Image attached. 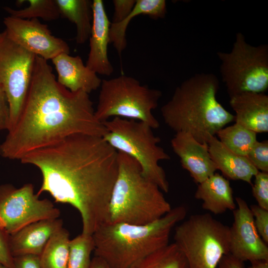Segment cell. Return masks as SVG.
Listing matches in <instances>:
<instances>
[{"label":"cell","mask_w":268,"mask_h":268,"mask_svg":"<svg viewBox=\"0 0 268 268\" xmlns=\"http://www.w3.org/2000/svg\"><path fill=\"white\" fill-rule=\"evenodd\" d=\"M127 268H189L185 257L174 243L151 253Z\"/></svg>","instance_id":"cell-23"},{"label":"cell","mask_w":268,"mask_h":268,"mask_svg":"<svg viewBox=\"0 0 268 268\" xmlns=\"http://www.w3.org/2000/svg\"><path fill=\"white\" fill-rule=\"evenodd\" d=\"M96 118L103 123L111 118H121L142 122L152 129L160 124L153 114L162 92L151 88L130 76L122 75L102 80Z\"/></svg>","instance_id":"cell-7"},{"label":"cell","mask_w":268,"mask_h":268,"mask_svg":"<svg viewBox=\"0 0 268 268\" xmlns=\"http://www.w3.org/2000/svg\"><path fill=\"white\" fill-rule=\"evenodd\" d=\"M60 14L73 23L76 42L85 43L89 38L92 25V2L89 0H55Z\"/></svg>","instance_id":"cell-22"},{"label":"cell","mask_w":268,"mask_h":268,"mask_svg":"<svg viewBox=\"0 0 268 268\" xmlns=\"http://www.w3.org/2000/svg\"><path fill=\"white\" fill-rule=\"evenodd\" d=\"M3 23L4 31L12 41L46 61L52 60L62 53L69 54L66 42L53 36L47 25L38 19L9 16L3 18Z\"/></svg>","instance_id":"cell-12"},{"label":"cell","mask_w":268,"mask_h":268,"mask_svg":"<svg viewBox=\"0 0 268 268\" xmlns=\"http://www.w3.org/2000/svg\"><path fill=\"white\" fill-rule=\"evenodd\" d=\"M89 94L61 85L47 61L36 57L29 90L19 119L0 145V155L20 160L32 151L75 134L102 137Z\"/></svg>","instance_id":"cell-2"},{"label":"cell","mask_w":268,"mask_h":268,"mask_svg":"<svg viewBox=\"0 0 268 268\" xmlns=\"http://www.w3.org/2000/svg\"><path fill=\"white\" fill-rule=\"evenodd\" d=\"M94 250L92 235L81 233L70 239L67 268H89Z\"/></svg>","instance_id":"cell-27"},{"label":"cell","mask_w":268,"mask_h":268,"mask_svg":"<svg viewBox=\"0 0 268 268\" xmlns=\"http://www.w3.org/2000/svg\"><path fill=\"white\" fill-rule=\"evenodd\" d=\"M15 268H42L40 256L28 254L13 257Z\"/></svg>","instance_id":"cell-34"},{"label":"cell","mask_w":268,"mask_h":268,"mask_svg":"<svg viewBox=\"0 0 268 268\" xmlns=\"http://www.w3.org/2000/svg\"><path fill=\"white\" fill-rule=\"evenodd\" d=\"M216 268H245L244 262L228 254L224 256Z\"/></svg>","instance_id":"cell-35"},{"label":"cell","mask_w":268,"mask_h":268,"mask_svg":"<svg viewBox=\"0 0 268 268\" xmlns=\"http://www.w3.org/2000/svg\"><path fill=\"white\" fill-rule=\"evenodd\" d=\"M61 219H49L31 223L9 235L13 257L28 254L40 256L51 237L63 227Z\"/></svg>","instance_id":"cell-16"},{"label":"cell","mask_w":268,"mask_h":268,"mask_svg":"<svg viewBox=\"0 0 268 268\" xmlns=\"http://www.w3.org/2000/svg\"><path fill=\"white\" fill-rule=\"evenodd\" d=\"M37 56L0 33V85L7 97L10 113L7 131L15 126L23 107Z\"/></svg>","instance_id":"cell-10"},{"label":"cell","mask_w":268,"mask_h":268,"mask_svg":"<svg viewBox=\"0 0 268 268\" xmlns=\"http://www.w3.org/2000/svg\"><path fill=\"white\" fill-rule=\"evenodd\" d=\"M237 207L233 211V222L230 227L229 254L245 262L268 260V247L259 234L254 217L247 202L235 198Z\"/></svg>","instance_id":"cell-13"},{"label":"cell","mask_w":268,"mask_h":268,"mask_svg":"<svg viewBox=\"0 0 268 268\" xmlns=\"http://www.w3.org/2000/svg\"><path fill=\"white\" fill-rule=\"evenodd\" d=\"M250 263L251 265L248 268H268V260H254Z\"/></svg>","instance_id":"cell-37"},{"label":"cell","mask_w":268,"mask_h":268,"mask_svg":"<svg viewBox=\"0 0 268 268\" xmlns=\"http://www.w3.org/2000/svg\"><path fill=\"white\" fill-rule=\"evenodd\" d=\"M103 124L106 129L103 138L117 151L134 159L146 178L168 193L169 183L159 162L170 157L158 145L160 139L154 135L153 129L142 122L118 117Z\"/></svg>","instance_id":"cell-6"},{"label":"cell","mask_w":268,"mask_h":268,"mask_svg":"<svg viewBox=\"0 0 268 268\" xmlns=\"http://www.w3.org/2000/svg\"><path fill=\"white\" fill-rule=\"evenodd\" d=\"M195 198L202 201L203 209L216 215L233 211L237 206L229 180L217 173L198 184Z\"/></svg>","instance_id":"cell-20"},{"label":"cell","mask_w":268,"mask_h":268,"mask_svg":"<svg viewBox=\"0 0 268 268\" xmlns=\"http://www.w3.org/2000/svg\"><path fill=\"white\" fill-rule=\"evenodd\" d=\"M207 144L212 160L225 178L252 185V179L258 170L246 156L229 150L215 136L211 137Z\"/></svg>","instance_id":"cell-19"},{"label":"cell","mask_w":268,"mask_h":268,"mask_svg":"<svg viewBox=\"0 0 268 268\" xmlns=\"http://www.w3.org/2000/svg\"><path fill=\"white\" fill-rule=\"evenodd\" d=\"M118 152V174L109 201L107 223L144 225L169 212L171 206L158 186L142 175L134 159Z\"/></svg>","instance_id":"cell-5"},{"label":"cell","mask_w":268,"mask_h":268,"mask_svg":"<svg viewBox=\"0 0 268 268\" xmlns=\"http://www.w3.org/2000/svg\"><path fill=\"white\" fill-rule=\"evenodd\" d=\"M9 235L0 228V264L8 268H15L9 249Z\"/></svg>","instance_id":"cell-32"},{"label":"cell","mask_w":268,"mask_h":268,"mask_svg":"<svg viewBox=\"0 0 268 268\" xmlns=\"http://www.w3.org/2000/svg\"><path fill=\"white\" fill-rule=\"evenodd\" d=\"M187 214L186 207L179 205L146 224L105 223L92 234L94 256L103 259L112 268H127L169 244L172 229Z\"/></svg>","instance_id":"cell-4"},{"label":"cell","mask_w":268,"mask_h":268,"mask_svg":"<svg viewBox=\"0 0 268 268\" xmlns=\"http://www.w3.org/2000/svg\"><path fill=\"white\" fill-rule=\"evenodd\" d=\"M257 230L265 243H268V210L258 204L250 206Z\"/></svg>","instance_id":"cell-30"},{"label":"cell","mask_w":268,"mask_h":268,"mask_svg":"<svg viewBox=\"0 0 268 268\" xmlns=\"http://www.w3.org/2000/svg\"><path fill=\"white\" fill-rule=\"evenodd\" d=\"M166 12L165 0H136L134 7L124 20L116 23L111 22L110 43L113 45L120 55L127 47L126 31L133 17L143 14L153 19L163 18Z\"/></svg>","instance_id":"cell-21"},{"label":"cell","mask_w":268,"mask_h":268,"mask_svg":"<svg viewBox=\"0 0 268 268\" xmlns=\"http://www.w3.org/2000/svg\"><path fill=\"white\" fill-rule=\"evenodd\" d=\"M29 5L20 9L5 6L10 16L25 19L41 18L46 21L58 19L61 14L55 0H28Z\"/></svg>","instance_id":"cell-26"},{"label":"cell","mask_w":268,"mask_h":268,"mask_svg":"<svg viewBox=\"0 0 268 268\" xmlns=\"http://www.w3.org/2000/svg\"><path fill=\"white\" fill-rule=\"evenodd\" d=\"M21 163L36 167L42 182L37 195L78 211L81 233L92 234L108 222L109 204L118 171V152L101 136L75 134L24 155Z\"/></svg>","instance_id":"cell-1"},{"label":"cell","mask_w":268,"mask_h":268,"mask_svg":"<svg viewBox=\"0 0 268 268\" xmlns=\"http://www.w3.org/2000/svg\"><path fill=\"white\" fill-rule=\"evenodd\" d=\"M136 0H114V13L112 23H118L124 20L131 12Z\"/></svg>","instance_id":"cell-31"},{"label":"cell","mask_w":268,"mask_h":268,"mask_svg":"<svg viewBox=\"0 0 268 268\" xmlns=\"http://www.w3.org/2000/svg\"><path fill=\"white\" fill-rule=\"evenodd\" d=\"M254 177L253 195L259 206L268 210V173L258 171Z\"/></svg>","instance_id":"cell-29"},{"label":"cell","mask_w":268,"mask_h":268,"mask_svg":"<svg viewBox=\"0 0 268 268\" xmlns=\"http://www.w3.org/2000/svg\"><path fill=\"white\" fill-rule=\"evenodd\" d=\"M174 240L189 268H216L229 254L230 227L209 213L193 214L175 227Z\"/></svg>","instance_id":"cell-8"},{"label":"cell","mask_w":268,"mask_h":268,"mask_svg":"<svg viewBox=\"0 0 268 268\" xmlns=\"http://www.w3.org/2000/svg\"><path fill=\"white\" fill-rule=\"evenodd\" d=\"M0 268H8L0 264Z\"/></svg>","instance_id":"cell-38"},{"label":"cell","mask_w":268,"mask_h":268,"mask_svg":"<svg viewBox=\"0 0 268 268\" xmlns=\"http://www.w3.org/2000/svg\"><path fill=\"white\" fill-rule=\"evenodd\" d=\"M92 25L89 36V52L86 67L97 74L109 76L114 71L108 56L111 22L102 0H93L91 4Z\"/></svg>","instance_id":"cell-15"},{"label":"cell","mask_w":268,"mask_h":268,"mask_svg":"<svg viewBox=\"0 0 268 268\" xmlns=\"http://www.w3.org/2000/svg\"><path fill=\"white\" fill-rule=\"evenodd\" d=\"M60 214L51 201L39 198L31 183L18 188L9 184L0 185V228L8 235L40 220L58 218Z\"/></svg>","instance_id":"cell-11"},{"label":"cell","mask_w":268,"mask_h":268,"mask_svg":"<svg viewBox=\"0 0 268 268\" xmlns=\"http://www.w3.org/2000/svg\"><path fill=\"white\" fill-rule=\"evenodd\" d=\"M52 61L58 73V82L70 91L89 94L100 87L102 80L84 64L79 56L64 53Z\"/></svg>","instance_id":"cell-17"},{"label":"cell","mask_w":268,"mask_h":268,"mask_svg":"<svg viewBox=\"0 0 268 268\" xmlns=\"http://www.w3.org/2000/svg\"><path fill=\"white\" fill-rule=\"evenodd\" d=\"M216 134L224 146L243 156L247 155L257 141V133L236 123L222 128Z\"/></svg>","instance_id":"cell-25"},{"label":"cell","mask_w":268,"mask_h":268,"mask_svg":"<svg viewBox=\"0 0 268 268\" xmlns=\"http://www.w3.org/2000/svg\"><path fill=\"white\" fill-rule=\"evenodd\" d=\"M219 85L217 76L211 73H196L183 81L161 108L165 123L176 133H188L207 144L234 120V116L217 100Z\"/></svg>","instance_id":"cell-3"},{"label":"cell","mask_w":268,"mask_h":268,"mask_svg":"<svg viewBox=\"0 0 268 268\" xmlns=\"http://www.w3.org/2000/svg\"><path fill=\"white\" fill-rule=\"evenodd\" d=\"M235 123L256 133L268 132V96L246 92L230 98Z\"/></svg>","instance_id":"cell-18"},{"label":"cell","mask_w":268,"mask_h":268,"mask_svg":"<svg viewBox=\"0 0 268 268\" xmlns=\"http://www.w3.org/2000/svg\"><path fill=\"white\" fill-rule=\"evenodd\" d=\"M89 268H112L103 259L94 256L92 258Z\"/></svg>","instance_id":"cell-36"},{"label":"cell","mask_w":268,"mask_h":268,"mask_svg":"<svg viewBox=\"0 0 268 268\" xmlns=\"http://www.w3.org/2000/svg\"><path fill=\"white\" fill-rule=\"evenodd\" d=\"M69 233L64 227L50 238L40 256L42 268H67L69 255Z\"/></svg>","instance_id":"cell-24"},{"label":"cell","mask_w":268,"mask_h":268,"mask_svg":"<svg viewBox=\"0 0 268 268\" xmlns=\"http://www.w3.org/2000/svg\"><path fill=\"white\" fill-rule=\"evenodd\" d=\"M171 144L182 167L189 172L196 183H201L217 170L210 157L208 144L199 142L190 134L176 133Z\"/></svg>","instance_id":"cell-14"},{"label":"cell","mask_w":268,"mask_h":268,"mask_svg":"<svg viewBox=\"0 0 268 268\" xmlns=\"http://www.w3.org/2000/svg\"><path fill=\"white\" fill-rule=\"evenodd\" d=\"M258 171L268 173V141H257L246 156Z\"/></svg>","instance_id":"cell-28"},{"label":"cell","mask_w":268,"mask_h":268,"mask_svg":"<svg viewBox=\"0 0 268 268\" xmlns=\"http://www.w3.org/2000/svg\"><path fill=\"white\" fill-rule=\"evenodd\" d=\"M10 113L5 93L0 85V131L8 130Z\"/></svg>","instance_id":"cell-33"},{"label":"cell","mask_w":268,"mask_h":268,"mask_svg":"<svg viewBox=\"0 0 268 268\" xmlns=\"http://www.w3.org/2000/svg\"><path fill=\"white\" fill-rule=\"evenodd\" d=\"M220 72L229 97L268 89V45L248 44L238 32L230 52H218Z\"/></svg>","instance_id":"cell-9"}]
</instances>
